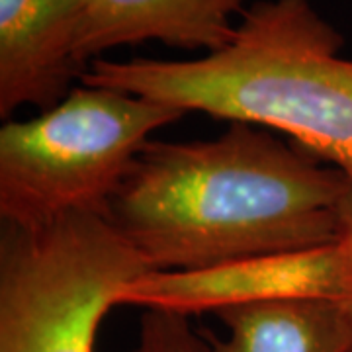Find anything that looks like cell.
<instances>
[{"label":"cell","mask_w":352,"mask_h":352,"mask_svg":"<svg viewBox=\"0 0 352 352\" xmlns=\"http://www.w3.org/2000/svg\"><path fill=\"white\" fill-rule=\"evenodd\" d=\"M335 245L339 251L340 280H342V296L339 303L352 317V178H349V186L340 201L339 233Z\"/></svg>","instance_id":"9"},{"label":"cell","mask_w":352,"mask_h":352,"mask_svg":"<svg viewBox=\"0 0 352 352\" xmlns=\"http://www.w3.org/2000/svg\"><path fill=\"white\" fill-rule=\"evenodd\" d=\"M223 50L188 61L96 59L82 85L124 90L180 112L282 131L352 178V61L309 0H258Z\"/></svg>","instance_id":"2"},{"label":"cell","mask_w":352,"mask_h":352,"mask_svg":"<svg viewBox=\"0 0 352 352\" xmlns=\"http://www.w3.org/2000/svg\"><path fill=\"white\" fill-rule=\"evenodd\" d=\"M215 315L229 335L206 333L214 352H352V317L335 300H272Z\"/></svg>","instance_id":"7"},{"label":"cell","mask_w":352,"mask_h":352,"mask_svg":"<svg viewBox=\"0 0 352 352\" xmlns=\"http://www.w3.org/2000/svg\"><path fill=\"white\" fill-rule=\"evenodd\" d=\"M131 352H214L208 337L198 335L188 315L147 309L141 317L138 346Z\"/></svg>","instance_id":"8"},{"label":"cell","mask_w":352,"mask_h":352,"mask_svg":"<svg viewBox=\"0 0 352 352\" xmlns=\"http://www.w3.org/2000/svg\"><path fill=\"white\" fill-rule=\"evenodd\" d=\"M340 261L333 243L196 270H153L124 289L120 305H141L190 317L272 300L323 298L340 302Z\"/></svg>","instance_id":"4"},{"label":"cell","mask_w":352,"mask_h":352,"mask_svg":"<svg viewBox=\"0 0 352 352\" xmlns=\"http://www.w3.org/2000/svg\"><path fill=\"white\" fill-rule=\"evenodd\" d=\"M245 10V0H82L78 59L88 67L104 51L143 41L215 53L235 38L233 18Z\"/></svg>","instance_id":"6"},{"label":"cell","mask_w":352,"mask_h":352,"mask_svg":"<svg viewBox=\"0 0 352 352\" xmlns=\"http://www.w3.org/2000/svg\"><path fill=\"white\" fill-rule=\"evenodd\" d=\"M82 0H0V116L47 112L87 65L78 59Z\"/></svg>","instance_id":"5"},{"label":"cell","mask_w":352,"mask_h":352,"mask_svg":"<svg viewBox=\"0 0 352 352\" xmlns=\"http://www.w3.org/2000/svg\"><path fill=\"white\" fill-rule=\"evenodd\" d=\"M349 176L300 145L233 122L206 141H149L106 217L153 270L333 245Z\"/></svg>","instance_id":"1"},{"label":"cell","mask_w":352,"mask_h":352,"mask_svg":"<svg viewBox=\"0 0 352 352\" xmlns=\"http://www.w3.org/2000/svg\"><path fill=\"white\" fill-rule=\"evenodd\" d=\"M184 112L108 87H75L55 108L0 129V217L36 227L108 214L116 190L159 127Z\"/></svg>","instance_id":"3"}]
</instances>
